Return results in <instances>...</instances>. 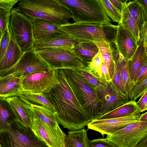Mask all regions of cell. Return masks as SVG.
<instances>
[{
  "label": "cell",
  "mask_w": 147,
  "mask_h": 147,
  "mask_svg": "<svg viewBox=\"0 0 147 147\" xmlns=\"http://www.w3.org/2000/svg\"><path fill=\"white\" fill-rule=\"evenodd\" d=\"M43 93L53 105L58 122L64 128L70 131L80 130L92 121L68 84L62 69H57L55 83Z\"/></svg>",
  "instance_id": "cell-1"
},
{
  "label": "cell",
  "mask_w": 147,
  "mask_h": 147,
  "mask_svg": "<svg viewBox=\"0 0 147 147\" xmlns=\"http://www.w3.org/2000/svg\"><path fill=\"white\" fill-rule=\"evenodd\" d=\"M17 8L31 20L45 19L59 27L69 23V20L73 17L70 12L58 0H21Z\"/></svg>",
  "instance_id": "cell-2"
},
{
  "label": "cell",
  "mask_w": 147,
  "mask_h": 147,
  "mask_svg": "<svg viewBox=\"0 0 147 147\" xmlns=\"http://www.w3.org/2000/svg\"><path fill=\"white\" fill-rule=\"evenodd\" d=\"M66 80L80 105L91 121L99 117L101 103L95 90L74 69H62Z\"/></svg>",
  "instance_id": "cell-3"
},
{
  "label": "cell",
  "mask_w": 147,
  "mask_h": 147,
  "mask_svg": "<svg viewBox=\"0 0 147 147\" xmlns=\"http://www.w3.org/2000/svg\"><path fill=\"white\" fill-rule=\"evenodd\" d=\"M71 13L75 23L113 24L99 0H58Z\"/></svg>",
  "instance_id": "cell-4"
},
{
  "label": "cell",
  "mask_w": 147,
  "mask_h": 147,
  "mask_svg": "<svg viewBox=\"0 0 147 147\" xmlns=\"http://www.w3.org/2000/svg\"><path fill=\"white\" fill-rule=\"evenodd\" d=\"M59 28L66 35L79 41H93L99 39L113 43L117 25L74 22L62 25Z\"/></svg>",
  "instance_id": "cell-5"
},
{
  "label": "cell",
  "mask_w": 147,
  "mask_h": 147,
  "mask_svg": "<svg viewBox=\"0 0 147 147\" xmlns=\"http://www.w3.org/2000/svg\"><path fill=\"white\" fill-rule=\"evenodd\" d=\"M2 147H49L30 128L16 120L7 128L0 130Z\"/></svg>",
  "instance_id": "cell-6"
},
{
  "label": "cell",
  "mask_w": 147,
  "mask_h": 147,
  "mask_svg": "<svg viewBox=\"0 0 147 147\" xmlns=\"http://www.w3.org/2000/svg\"><path fill=\"white\" fill-rule=\"evenodd\" d=\"M34 51L51 69H75L86 67L80 57L69 48H51Z\"/></svg>",
  "instance_id": "cell-7"
},
{
  "label": "cell",
  "mask_w": 147,
  "mask_h": 147,
  "mask_svg": "<svg viewBox=\"0 0 147 147\" xmlns=\"http://www.w3.org/2000/svg\"><path fill=\"white\" fill-rule=\"evenodd\" d=\"M9 27L14 40L23 51L33 50L35 40L32 21L20 12L17 7L12 8L10 11Z\"/></svg>",
  "instance_id": "cell-8"
},
{
  "label": "cell",
  "mask_w": 147,
  "mask_h": 147,
  "mask_svg": "<svg viewBox=\"0 0 147 147\" xmlns=\"http://www.w3.org/2000/svg\"><path fill=\"white\" fill-rule=\"evenodd\" d=\"M147 136V121L128 125L107 138L118 147H136Z\"/></svg>",
  "instance_id": "cell-9"
},
{
  "label": "cell",
  "mask_w": 147,
  "mask_h": 147,
  "mask_svg": "<svg viewBox=\"0 0 147 147\" xmlns=\"http://www.w3.org/2000/svg\"><path fill=\"white\" fill-rule=\"evenodd\" d=\"M51 69L48 65L32 50L25 52L11 67L0 72V77L17 72L24 77L32 74Z\"/></svg>",
  "instance_id": "cell-10"
},
{
  "label": "cell",
  "mask_w": 147,
  "mask_h": 147,
  "mask_svg": "<svg viewBox=\"0 0 147 147\" xmlns=\"http://www.w3.org/2000/svg\"><path fill=\"white\" fill-rule=\"evenodd\" d=\"M57 77V69H49L30 74L23 78L22 92H45L53 86Z\"/></svg>",
  "instance_id": "cell-11"
},
{
  "label": "cell",
  "mask_w": 147,
  "mask_h": 147,
  "mask_svg": "<svg viewBox=\"0 0 147 147\" xmlns=\"http://www.w3.org/2000/svg\"><path fill=\"white\" fill-rule=\"evenodd\" d=\"M94 89L101 103L99 117L130 100L118 91L111 82H106L102 87Z\"/></svg>",
  "instance_id": "cell-12"
},
{
  "label": "cell",
  "mask_w": 147,
  "mask_h": 147,
  "mask_svg": "<svg viewBox=\"0 0 147 147\" xmlns=\"http://www.w3.org/2000/svg\"><path fill=\"white\" fill-rule=\"evenodd\" d=\"M31 129L49 147H64L66 133L60 127L54 129L39 119L33 118Z\"/></svg>",
  "instance_id": "cell-13"
},
{
  "label": "cell",
  "mask_w": 147,
  "mask_h": 147,
  "mask_svg": "<svg viewBox=\"0 0 147 147\" xmlns=\"http://www.w3.org/2000/svg\"><path fill=\"white\" fill-rule=\"evenodd\" d=\"M140 114H133L118 118L92 121L87 125L88 129L100 133L103 136L111 135L127 125L138 121Z\"/></svg>",
  "instance_id": "cell-14"
},
{
  "label": "cell",
  "mask_w": 147,
  "mask_h": 147,
  "mask_svg": "<svg viewBox=\"0 0 147 147\" xmlns=\"http://www.w3.org/2000/svg\"><path fill=\"white\" fill-rule=\"evenodd\" d=\"M31 20L35 41L46 40L67 35L59 27L47 20L38 18Z\"/></svg>",
  "instance_id": "cell-15"
},
{
  "label": "cell",
  "mask_w": 147,
  "mask_h": 147,
  "mask_svg": "<svg viewBox=\"0 0 147 147\" xmlns=\"http://www.w3.org/2000/svg\"><path fill=\"white\" fill-rule=\"evenodd\" d=\"M114 43L119 53L129 60L133 55L138 47V43L132 35L120 25L117 29Z\"/></svg>",
  "instance_id": "cell-16"
},
{
  "label": "cell",
  "mask_w": 147,
  "mask_h": 147,
  "mask_svg": "<svg viewBox=\"0 0 147 147\" xmlns=\"http://www.w3.org/2000/svg\"><path fill=\"white\" fill-rule=\"evenodd\" d=\"M24 78L17 72L0 77V97L7 98L18 96L22 92V84Z\"/></svg>",
  "instance_id": "cell-17"
},
{
  "label": "cell",
  "mask_w": 147,
  "mask_h": 147,
  "mask_svg": "<svg viewBox=\"0 0 147 147\" xmlns=\"http://www.w3.org/2000/svg\"><path fill=\"white\" fill-rule=\"evenodd\" d=\"M6 99L15 113L16 120L25 126L31 129L33 114L30 105L18 96H13Z\"/></svg>",
  "instance_id": "cell-18"
},
{
  "label": "cell",
  "mask_w": 147,
  "mask_h": 147,
  "mask_svg": "<svg viewBox=\"0 0 147 147\" xmlns=\"http://www.w3.org/2000/svg\"><path fill=\"white\" fill-rule=\"evenodd\" d=\"M138 45L134 54L127 60L130 77L134 83V79L137 74L141 68L147 64V50L145 49L142 43L138 42Z\"/></svg>",
  "instance_id": "cell-19"
},
{
  "label": "cell",
  "mask_w": 147,
  "mask_h": 147,
  "mask_svg": "<svg viewBox=\"0 0 147 147\" xmlns=\"http://www.w3.org/2000/svg\"><path fill=\"white\" fill-rule=\"evenodd\" d=\"M10 33L9 45L3 56L0 60V72L14 65L24 53L15 42L10 32Z\"/></svg>",
  "instance_id": "cell-20"
},
{
  "label": "cell",
  "mask_w": 147,
  "mask_h": 147,
  "mask_svg": "<svg viewBox=\"0 0 147 147\" xmlns=\"http://www.w3.org/2000/svg\"><path fill=\"white\" fill-rule=\"evenodd\" d=\"M67 35L46 40L35 41L33 50L36 51L46 48L66 47L71 49L80 42Z\"/></svg>",
  "instance_id": "cell-21"
},
{
  "label": "cell",
  "mask_w": 147,
  "mask_h": 147,
  "mask_svg": "<svg viewBox=\"0 0 147 147\" xmlns=\"http://www.w3.org/2000/svg\"><path fill=\"white\" fill-rule=\"evenodd\" d=\"M72 49L81 59L86 67L99 50L93 41H80Z\"/></svg>",
  "instance_id": "cell-22"
},
{
  "label": "cell",
  "mask_w": 147,
  "mask_h": 147,
  "mask_svg": "<svg viewBox=\"0 0 147 147\" xmlns=\"http://www.w3.org/2000/svg\"><path fill=\"white\" fill-rule=\"evenodd\" d=\"M140 113L136 101L129 100L113 110L100 116L97 119L118 118L133 114H140Z\"/></svg>",
  "instance_id": "cell-23"
},
{
  "label": "cell",
  "mask_w": 147,
  "mask_h": 147,
  "mask_svg": "<svg viewBox=\"0 0 147 147\" xmlns=\"http://www.w3.org/2000/svg\"><path fill=\"white\" fill-rule=\"evenodd\" d=\"M29 105L33 114V118L39 119L54 129L59 127L55 113L47 108L38 105Z\"/></svg>",
  "instance_id": "cell-24"
},
{
  "label": "cell",
  "mask_w": 147,
  "mask_h": 147,
  "mask_svg": "<svg viewBox=\"0 0 147 147\" xmlns=\"http://www.w3.org/2000/svg\"><path fill=\"white\" fill-rule=\"evenodd\" d=\"M98 47L109 71L111 79L114 71L113 52L114 49L111 43L102 39H97L93 40Z\"/></svg>",
  "instance_id": "cell-25"
},
{
  "label": "cell",
  "mask_w": 147,
  "mask_h": 147,
  "mask_svg": "<svg viewBox=\"0 0 147 147\" xmlns=\"http://www.w3.org/2000/svg\"><path fill=\"white\" fill-rule=\"evenodd\" d=\"M128 1L124 0L121 11V18L118 25H120L123 28L128 31L138 43L139 40L140 30L128 10L127 5Z\"/></svg>",
  "instance_id": "cell-26"
},
{
  "label": "cell",
  "mask_w": 147,
  "mask_h": 147,
  "mask_svg": "<svg viewBox=\"0 0 147 147\" xmlns=\"http://www.w3.org/2000/svg\"><path fill=\"white\" fill-rule=\"evenodd\" d=\"M18 96L29 105L44 106L54 113L55 109L53 105L43 93L23 91Z\"/></svg>",
  "instance_id": "cell-27"
},
{
  "label": "cell",
  "mask_w": 147,
  "mask_h": 147,
  "mask_svg": "<svg viewBox=\"0 0 147 147\" xmlns=\"http://www.w3.org/2000/svg\"><path fill=\"white\" fill-rule=\"evenodd\" d=\"M113 55L119 67L125 87L129 98L131 90L135 84L131 81L130 77L127 60L119 53L117 49H114Z\"/></svg>",
  "instance_id": "cell-28"
},
{
  "label": "cell",
  "mask_w": 147,
  "mask_h": 147,
  "mask_svg": "<svg viewBox=\"0 0 147 147\" xmlns=\"http://www.w3.org/2000/svg\"><path fill=\"white\" fill-rule=\"evenodd\" d=\"M16 120L15 113L6 98L0 97V130L7 128Z\"/></svg>",
  "instance_id": "cell-29"
},
{
  "label": "cell",
  "mask_w": 147,
  "mask_h": 147,
  "mask_svg": "<svg viewBox=\"0 0 147 147\" xmlns=\"http://www.w3.org/2000/svg\"><path fill=\"white\" fill-rule=\"evenodd\" d=\"M127 5L130 14L140 30L143 24L147 21V13L138 0L129 1Z\"/></svg>",
  "instance_id": "cell-30"
},
{
  "label": "cell",
  "mask_w": 147,
  "mask_h": 147,
  "mask_svg": "<svg viewBox=\"0 0 147 147\" xmlns=\"http://www.w3.org/2000/svg\"><path fill=\"white\" fill-rule=\"evenodd\" d=\"M87 132V130L84 128L68 131L67 136L70 147H88L90 140Z\"/></svg>",
  "instance_id": "cell-31"
},
{
  "label": "cell",
  "mask_w": 147,
  "mask_h": 147,
  "mask_svg": "<svg viewBox=\"0 0 147 147\" xmlns=\"http://www.w3.org/2000/svg\"><path fill=\"white\" fill-rule=\"evenodd\" d=\"M18 0H0V29L2 33L8 27L10 13Z\"/></svg>",
  "instance_id": "cell-32"
},
{
  "label": "cell",
  "mask_w": 147,
  "mask_h": 147,
  "mask_svg": "<svg viewBox=\"0 0 147 147\" xmlns=\"http://www.w3.org/2000/svg\"><path fill=\"white\" fill-rule=\"evenodd\" d=\"M103 61L102 56L99 51L85 67L88 72L102 82L105 81L102 77L101 73V67Z\"/></svg>",
  "instance_id": "cell-33"
},
{
  "label": "cell",
  "mask_w": 147,
  "mask_h": 147,
  "mask_svg": "<svg viewBox=\"0 0 147 147\" xmlns=\"http://www.w3.org/2000/svg\"><path fill=\"white\" fill-rule=\"evenodd\" d=\"M85 67L74 70L93 89L103 86L106 82H102L95 78L87 71Z\"/></svg>",
  "instance_id": "cell-34"
},
{
  "label": "cell",
  "mask_w": 147,
  "mask_h": 147,
  "mask_svg": "<svg viewBox=\"0 0 147 147\" xmlns=\"http://www.w3.org/2000/svg\"><path fill=\"white\" fill-rule=\"evenodd\" d=\"M114 71L111 79V82L114 86L124 95L127 97L121 71L119 65L113 56Z\"/></svg>",
  "instance_id": "cell-35"
},
{
  "label": "cell",
  "mask_w": 147,
  "mask_h": 147,
  "mask_svg": "<svg viewBox=\"0 0 147 147\" xmlns=\"http://www.w3.org/2000/svg\"><path fill=\"white\" fill-rule=\"evenodd\" d=\"M99 0L109 18L118 24L121 20V13L112 4L109 0Z\"/></svg>",
  "instance_id": "cell-36"
},
{
  "label": "cell",
  "mask_w": 147,
  "mask_h": 147,
  "mask_svg": "<svg viewBox=\"0 0 147 147\" xmlns=\"http://www.w3.org/2000/svg\"><path fill=\"white\" fill-rule=\"evenodd\" d=\"M147 91V78L136 83L131 90L130 100L136 101L140 96Z\"/></svg>",
  "instance_id": "cell-37"
},
{
  "label": "cell",
  "mask_w": 147,
  "mask_h": 147,
  "mask_svg": "<svg viewBox=\"0 0 147 147\" xmlns=\"http://www.w3.org/2000/svg\"><path fill=\"white\" fill-rule=\"evenodd\" d=\"M10 39V33L9 26L2 33L0 41V60L2 58L7 50Z\"/></svg>",
  "instance_id": "cell-38"
},
{
  "label": "cell",
  "mask_w": 147,
  "mask_h": 147,
  "mask_svg": "<svg viewBox=\"0 0 147 147\" xmlns=\"http://www.w3.org/2000/svg\"><path fill=\"white\" fill-rule=\"evenodd\" d=\"M88 147H118L106 138L89 140Z\"/></svg>",
  "instance_id": "cell-39"
},
{
  "label": "cell",
  "mask_w": 147,
  "mask_h": 147,
  "mask_svg": "<svg viewBox=\"0 0 147 147\" xmlns=\"http://www.w3.org/2000/svg\"><path fill=\"white\" fill-rule=\"evenodd\" d=\"M147 22H145L143 24L140 30L139 41V42L143 43L144 48L146 50H147Z\"/></svg>",
  "instance_id": "cell-40"
},
{
  "label": "cell",
  "mask_w": 147,
  "mask_h": 147,
  "mask_svg": "<svg viewBox=\"0 0 147 147\" xmlns=\"http://www.w3.org/2000/svg\"><path fill=\"white\" fill-rule=\"evenodd\" d=\"M141 113L147 109V91L144 93L139 100L136 102Z\"/></svg>",
  "instance_id": "cell-41"
},
{
  "label": "cell",
  "mask_w": 147,
  "mask_h": 147,
  "mask_svg": "<svg viewBox=\"0 0 147 147\" xmlns=\"http://www.w3.org/2000/svg\"><path fill=\"white\" fill-rule=\"evenodd\" d=\"M147 78V64L141 68L136 76L134 82L136 83L142 81Z\"/></svg>",
  "instance_id": "cell-42"
},
{
  "label": "cell",
  "mask_w": 147,
  "mask_h": 147,
  "mask_svg": "<svg viewBox=\"0 0 147 147\" xmlns=\"http://www.w3.org/2000/svg\"><path fill=\"white\" fill-rule=\"evenodd\" d=\"M101 73L102 77L105 81L108 82H111V80L108 69L104 61L102 63Z\"/></svg>",
  "instance_id": "cell-43"
},
{
  "label": "cell",
  "mask_w": 147,
  "mask_h": 147,
  "mask_svg": "<svg viewBox=\"0 0 147 147\" xmlns=\"http://www.w3.org/2000/svg\"><path fill=\"white\" fill-rule=\"evenodd\" d=\"M109 1L121 13L124 0H110Z\"/></svg>",
  "instance_id": "cell-44"
},
{
  "label": "cell",
  "mask_w": 147,
  "mask_h": 147,
  "mask_svg": "<svg viewBox=\"0 0 147 147\" xmlns=\"http://www.w3.org/2000/svg\"><path fill=\"white\" fill-rule=\"evenodd\" d=\"M136 147H147V136L140 142Z\"/></svg>",
  "instance_id": "cell-45"
},
{
  "label": "cell",
  "mask_w": 147,
  "mask_h": 147,
  "mask_svg": "<svg viewBox=\"0 0 147 147\" xmlns=\"http://www.w3.org/2000/svg\"><path fill=\"white\" fill-rule=\"evenodd\" d=\"M147 121V112L140 114L139 119V121Z\"/></svg>",
  "instance_id": "cell-46"
},
{
  "label": "cell",
  "mask_w": 147,
  "mask_h": 147,
  "mask_svg": "<svg viewBox=\"0 0 147 147\" xmlns=\"http://www.w3.org/2000/svg\"><path fill=\"white\" fill-rule=\"evenodd\" d=\"M138 1L143 6L146 12L147 13V0H138Z\"/></svg>",
  "instance_id": "cell-47"
},
{
  "label": "cell",
  "mask_w": 147,
  "mask_h": 147,
  "mask_svg": "<svg viewBox=\"0 0 147 147\" xmlns=\"http://www.w3.org/2000/svg\"><path fill=\"white\" fill-rule=\"evenodd\" d=\"M64 147H70L68 136L66 134L65 138Z\"/></svg>",
  "instance_id": "cell-48"
},
{
  "label": "cell",
  "mask_w": 147,
  "mask_h": 147,
  "mask_svg": "<svg viewBox=\"0 0 147 147\" xmlns=\"http://www.w3.org/2000/svg\"><path fill=\"white\" fill-rule=\"evenodd\" d=\"M2 34V33L0 29V41L1 40V38Z\"/></svg>",
  "instance_id": "cell-49"
},
{
  "label": "cell",
  "mask_w": 147,
  "mask_h": 147,
  "mask_svg": "<svg viewBox=\"0 0 147 147\" xmlns=\"http://www.w3.org/2000/svg\"><path fill=\"white\" fill-rule=\"evenodd\" d=\"M0 147H2L1 145L0 144Z\"/></svg>",
  "instance_id": "cell-50"
}]
</instances>
